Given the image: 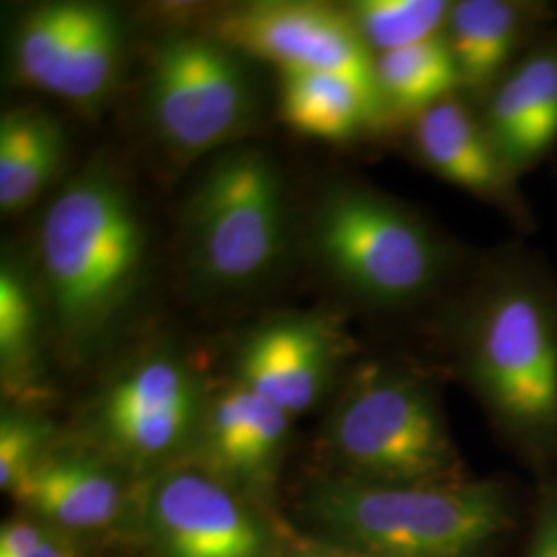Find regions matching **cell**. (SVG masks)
<instances>
[{
  "mask_svg": "<svg viewBox=\"0 0 557 557\" xmlns=\"http://www.w3.org/2000/svg\"><path fill=\"white\" fill-rule=\"evenodd\" d=\"M460 379L535 475L557 467V277L520 248L478 271L453 317Z\"/></svg>",
  "mask_w": 557,
  "mask_h": 557,
  "instance_id": "6da1fadb",
  "label": "cell"
},
{
  "mask_svg": "<svg viewBox=\"0 0 557 557\" xmlns=\"http://www.w3.org/2000/svg\"><path fill=\"white\" fill-rule=\"evenodd\" d=\"M149 236L133 190L94 161L50 200L38 230L40 298L60 347L91 358L139 296Z\"/></svg>",
  "mask_w": 557,
  "mask_h": 557,
  "instance_id": "7a4b0ae2",
  "label": "cell"
},
{
  "mask_svg": "<svg viewBox=\"0 0 557 557\" xmlns=\"http://www.w3.org/2000/svg\"><path fill=\"white\" fill-rule=\"evenodd\" d=\"M329 543L376 557H496L524 512L504 479L388 483L326 475L304 502Z\"/></svg>",
  "mask_w": 557,
  "mask_h": 557,
  "instance_id": "3957f363",
  "label": "cell"
},
{
  "mask_svg": "<svg viewBox=\"0 0 557 557\" xmlns=\"http://www.w3.org/2000/svg\"><path fill=\"white\" fill-rule=\"evenodd\" d=\"M287 188L275 160L230 147L202 170L182 209V255L207 296H239L273 277L287 248Z\"/></svg>",
  "mask_w": 557,
  "mask_h": 557,
  "instance_id": "277c9868",
  "label": "cell"
},
{
  "mask_svg": "<svg viewBox=\"0 0 557 557\" xmlns=\"http://www.w3.org/2000/svg\"><path fill=\"white\" fill-rule=\"evenodd\" d=\"M310 239L329 277L376 310L432 298L455 262L450 246L416 211L359 184H335L320 197Z\"/></svg>",
  "mask_w": 557,
  "mask_h": 557,
  "instance_id": "5b68a950",
  "label": "cell"
},
{
  "mask_svg": "<svg viewBox=\"0 0 557 557\" xmlns=\"http://www.w3.org/2000/svg\"><path fill=\"white\" fill-rule=\"evenodd\" d=\"M338 475L388 483L467 479L432 382L391 361H366L324 428Z\"/></svg>",
  "mask_w": 557,
  "mask_h": 557,
  "instance_id": "8992f818",
  "label": "cell"
},
{
  "mask_svg": "<svg viewBox=\"0 0 557 557\" xmlns=\"http://www.w3.org/2000/svg\"><path fill=\"white\" fill-rule=\"evenodd\" d=\"M244 57L211 36H170L156 50L145 110L161 145L178 158L230 149L259 114Z\"/></svg>",
  "mask_w": 557,
  "mask_h": 557,
  "instance_id": "52a82bcc",
  "label": "cell"
},
{
  "mask_svg": "<svg viewBox=\"0 0 557 557\" xmlns=\"http://www.w3.org/2000/svg\"><path fill=\"white\" fill-rule=\"evenodd\" d=\"M207 411L193 366L170 347L124 363L91 407V428L108 458L151 475L195 450Z\"/></svg>",
  "mask_w": 557,
  "mask_h": 557,
  "instance_id": "ba28073f",
  "label": "cell"
},
{
  "mask_svg": "<svg viewBox=\"0 0 557 557\" xmlns=\"http://www.w3.org/2000/svg\"><path fill=\"white\" fill-rule=\"evenodd\" d=\"M209 36L242 57L267 60L278 71H319L351 81L386 126L376 79V57L343 11L326 2L259 0L225 7Z\"/></svg>",
  "mask_w": 557,
  "mask_h": 557,
  "instance_id": "9c48e42d",
  "label": "cell"
},
{
  "mask_svg": "<svg viewBox=\"0 0 557 557\" xmlns=\"http://www.w3.org/2000/svg\"><path fill=\"white\" fill-rule=\"evenodd\" d=\"M143 515L158 557H275L267 524L238 485L197 458L149 478Z\"/></svg>",
  "mask_w": 557,
  "mask_h": 557,
  "instance_id": "30bf717a",
  "label": "cell"
},
{
  "mask_svg": "<svg viewBox=\"0 0 557 557\" xmlns=\"http://www.w3.org/2000/svg\"><path fill=\"white\" fill-rule=\"evenodd\" d=\"M343 354L345 337L331 320L281 317L242 341L238 382L296 418L329 391Z\"/></svg>",
  "mask_w": 557,
  "mask_h": 557,
  "instance_id": "8fae6325",
  "label": "cell"
},
{
  "mask_svg": "<svg viewBox=\"0 0 557 557\" xmlns=\"http://www.w3.org/2000/svg\"><path fill=\"white\" fill-rule=\"evenodd\" d=\"M479 116L515 178L557 145V34L535 41L481 100Z\"/></svg>",
  "mask_w": 557,
  "mask_h": 557,
  "instance_id": "7c38bea8",
  "label": "cell"
},
{
  "mask_svg": "<svg viewBox=\"0 0 557 557\" xmlns=\"http://www.w3.org/2000/svg\"><path fill=\"white\" fill-rule=\"evenodd\" d=\"M411 140L421 163L440 178L496 205L520 227L531 223L517 178L467 101L450 96L421 112L411 120Z\"/></svg>",
  "mask_w": 557,
  "mask_h": 557,
  "instance_id": "4fadbf2b",
  "label": "cell"
},
{
  "mask_svg": "<svg viewBox=\"0 0 557 557\" xmlns=\"http://www.w3.org/2000/svg\"><path fill=\"white\" fill-rule=\"evenodd\" d=\"M11 494L60 533L108 531L128 506L110 458L52 446Z\"/></svg>",
  "mask_w": 557,
  "mask_h": 557,
  "instance_id": "5bb4252c",
  "label": "cell"
},
{
  "mask_svg": "<svg viewBox=\"0 0 557 557\" xmlns=\"http://www.w3.org/2000/svg\"><path fill=\"white\" fill-rule=\"evenodd\" d=\"M292 419L236 380L207 405L195 448L197 460L238 487L262 485L275 473Z\"/></svg>",
  "mask_w": 557,
  "mask_h": 557,
  "instance_id": "9a60e30c",
  "label": "cell"
},
{
  "mask_svg": "<svg viewBox=\"0 0 557 557\" xmlns=\"http://www.w3.org/2000/svg\"><path fill=\"white\" fill-rule=\"evenodd\" d=\"M547 9L515 0H460L444 40L457 64L460 91L483 100L531 46Z\"/></svg>",
  "mask_w": 557,
  "mask_h": 557,
  "instance_id": "2e32d148",
  "label": "cell"
},
{
  "mask_svg": "<svg viewBox=\"0 0 557 557\" xmlns=\"http://www.w3.org/2000/svg\"><path fill=\"white\" fill-rule=\"evenodd\" d=\"M66 161V137L57 119L17 108L0 120V209L17 215L57 182Z\"/></svg>",
  "mask_w": 557,
  "mask_h": 557,
  "instance_id": "e0dca14e",
  "label": "cell"
},
{
  "mask_svg": "<svg viewBox=\"0 0 557 557\" xmlns=\"http://www.w3.org/2000/svg\"><path fill=\"white\" fill-rule=\"evenodd\" d=\"M281 73V116L301 135L343 143L380 128L372 106L351 81L319 71Z\"/></svg>",
  "mask_w": 557,
  "mask_h": 557,
  "instance_id": "ac0fdd59",
  "label": "cell"
},
{
  "mask_svg": "<svg viewBox=\"0 0 557 557\" xmlns=\"http://www.w3.org/2000/svg\"><path fill=\"white\" fill-rule=\"evenodd\" d=\"M376 79L386 126L411 122L460 91L457 64L444 36L380 54Z\"/></svg>",
  "mask_w": 557,
  "mask_h": 557,
  "instance_id": "d6986e66",
  "label": "cell"
},
{
  "mask_svg": "<svg viewBox=\"0 0 557 557\" xmlns=\"http://www.w3.org/2000/svg\"><path fill=\"white\" fill-rule=\"evenodd\" d=\"M40 289L15 260L0 267V370L4 391L25 393L38 376Z\"/></svg>",
  "mask_w": 557,
  "mask_h": 557,
  "instance_id": "ffe728a7",
  "label": "cell"
},
{
  "mask_svg": "<svg viewBox=\"0 0 557 557\" xmlns=\"http://www.w3.org/2000/svg\"><path fill=\"white\" fill-rule=\"evenodd\" d=\"M122 46L124 23L119 11L94 2L89 20L62 62L48 94L79 106L100 101L116 79Z\"/></svg>",
  "mask_w": 557,
  "mask_h": 557,
  "instance_id": "44dd1931",
  "label": "cell"
},
{
  "mask_svg": "<svg viewBox=\"0 0 557 557\" xmlns=\"http://www.w3.org/2000/svg\"><path fill=\"white\" fill-rule=\"evenodd\" d=\"M94 2H46L21 21L15 66L25 83L48 91L91 15Z\"/></svg>",
  "mask_w": 557,
  "mask_h": 557,
  "instance_id": "7402d4cb",
  "label": "cell"
},
{
  "mask_svg": "<svg viewBox=\"0 0 557 557\" xmlns=\"http://www.w3.org/2000/svg\"><path fill=\"white\" fill-rule=\"evenodd\" d=\"M455 2L356 0L343 4L359 38L374 57L444 36Z\"/></svg>",
  "mask_w": 557,
  "mask_h": 557,
  "instance_id": "603a6c76",
  "label": "cell"
},
{
  "mask_svg": "<svg viewBox=\"0 0 557 557\" xmlns=\"http://www.w3.org/2000/svg\"><path fill=\"white\" fill-rule=\"evenodd\" d=\"M52 430L25 411H7L0 419V487L13 492L50 448Z\"/></svg>",
  "mask_w": 557,
  "mask_h": 557,
  "instance_id": "cb8c5ba5",
  "label": "cell"
},
{
  "mask_svg": "<svg viewBox=\"0 0 557 557\" xmlns=\"http://www.w3.org/2000/svg\"><path fill=\"white\" fill-rule=\"evenodd\" d=\"M527 504L520 557H557V467L537 475Z\"/></svg>",
  "mask_w": 557,
  "mask_h": 557,
  "instance_id": "d4e9b609",
  "label": "cell"
},
{
  "mask_svg": "<svg viewBox=\"0 0 557 557\" xmlns=\"http://www.w3.org/2000/svg\"><path fill=\"white\" fill-rule=\"evenodd\" d=\"M275 557H376L370 554H363L358 549L329 543V541H308L296 547H289L285 552H277Z\"/></svg>",
  "mask_w": 557,
  "mask_h": 557,
  "instance_id": "484cf974",
  "label": "cell"
},
{
  "mask_svg": "<svg viewBox=\"0 0 557 557\" xmlns=\"http://www.w3.org/2000/svg\"><path fill=\"white\" fill-rule=\"evenodd\" d=\"M23 557H79L75 552V545L71 539L62 537V533L57 529H50L48 535L38 543L32 552H27Z\"/></svg>",
  "mask_w": 557,
  "mask_h": 557,
  "instance_id": "4316f807",
  "label": "cell"
}]
</instances>
